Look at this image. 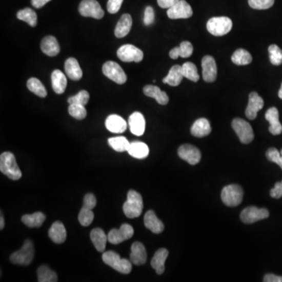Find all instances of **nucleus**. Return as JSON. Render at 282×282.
Here are the masks:
<instances>
[{
    "mask_svg": "<svg viewBox=\"0 0 282 282\" xmlns=\"http://www.w3.org/2000/svg\"><path fill=\"white\" fill-rule=\"evenodd\" d=\"M4 226H5V220H4V216H3V213H1V216H0V230L4 229Z\"/></svg>",
    "mask_w": 282,
    "mask_h": 282,
    "instance_id": "55",
    "label": "nucleus"
},
{
    "mask_svg": "<svg viewBox=\"0 0 282 282\" xmlns=\"http://www.w3.org/2000/svg\"><path fill=\"white\" fill-rule=\"evenodd\" d=\"M263 98L256 92H252L249 95V104L246 110V115L249 119L253 120L257 117V113L264 108Z\"/></svg>",
    "mask_w": 282,
    "mask_h": 282,
    "instance_id": "16",
    "label": "nucleus"
},
{
    "mask_svg": "<svg viewBox=\"0 0 282 282\" xmlns=\"http://www.w3.org/2000/svg\"><path fill=\"white\" fill-rule=\"evenodd\" d=\"M78 12L83 17H93L98 20L105 16V12L96 0H83L78 7Z\"/></svg>",
    "mask_w": 282,
    "mask_h": 282,
    "instance_id": "8",
    "label": "nucleus"
},
{
    "mask_svg": "<svg viewBox=\"0 0 282 282\" xmlns=\"http://www.w3.org/2000/svg\"><path fill=\"white\" fill-rule=\"evenodd\" d=\"M249 4L255 10H267L274 4V0H249Z\"/></svg>",
    "mask_w": 282,
    "mask_h": 282,
    "instance_id": "44",
    "label": "nucleus"
},
{
    "mask_svg": "<svg viewBox=\"0 0 282 282\" xmlns=\"http://www.w3.org/2000/svg\"><path fill=\"white\" fill-rule=\"evenodd\" d=\"M123 3V0H108V4H107L108 11L111 14L116 13L121 8Z\"/></svg>",
    "mask_w": 282,
    "mask_h": 282,
    "instance_id": "47",
    "label": "nucleus"
},
{
    "mask_svg": "<svg viewBox=\"0 0 282 282\" xmlns=\"http://www.w3.org/2000/svg\"><path fill=\"white\" fill-rule=\"evenodd\" d=\"M143 198L141 194L133 190L129 191L127 200L123 205V212L126 217L130 219L139 217L143 212Z\"/></svg>",
    "mask_w": 282,
    "mask_h": 282,
    "instance_id": "2",
    "label": "nucleus"
},
{
    "mask_svg": "<svg viewBox=\"0 0 282 282\" xmlns=\"http://www.w3.org/2000/svg\"><path fill=\"white\" fill-rule=\"evenodd\" d=\"M231 126L241 143L248 145L253 140V130L251 125L246 120L239 118H234Z\"/></svg>",
    "mask_w": 282,
    "mask_h": 282,
    "instance_id": "7",
    "label": "nucleus"
},
{
    "mask_svg": "<svg viewBox=\"0 0 282 282\" xmlns=\"http://www.w3.org/2000/svg\"><path fill=\"white\" fill-rule=\"evenodd\" d=\"M169 256L167 249H160L155 252L151 261V267L155 270L157 274H163L165 271V263Z\"/></svg>",
    "mask_w": 282,
    "mask_h": 282,
    "instance_id": "30",
    "label": "nucleus"
},
{
    "mask_svg": "<svg viewBox=\"0 0 282 282\" xmlns=\"http://www.w3.org/2000/svg\"><path fill=\"white\" fill-rule=\"evenodd\" d=\"M154 21V11L151 7H147L145 11V17H144V23L148 26L151 25Z\"/></svg>",
    "mask_w": 282,
    "mask_h": 282,
    "instance_id": "48",
    "label": "nucleus"
},
{
    "mask_svg": "<svg viewBox=\"0 0 282 282\" xmlns=\"http://www.w3.org/2000/svg\"><path fill=\"white\" fill-rule=\"evenodd\" d=\"M207 30L215 36L227 35L232 29V21L228 17H215L209 19L207 22Z\"/></svg>",
    "mask_w": 282,
    "mask_h": 282,
    "instance_id": "4",
    "label": "nucleus"
},
{
    "mask_svg": "<svg viewBox=\"0 0 282 282\" xmlns=\"http://www.w3.org/2000/svg\"><path fill=\"white\" fill-rule=\"evenodd\" d=\"M117 56L123 62H142L144 58V53L135 46L131 44H126L122 46L118 51Z\"/></svg>",
    "mask_w": 282,
    "mask_h": 282,
    "instance_id": "9",
    "label": "nucleus"
},
{
    "mask_svg": "<svg viewBox=\"0 0 282 282\" xmlns=\"http://www.w3.org/2000/svg\"><path fill=\"white\" fill-rule=\"evenodd\" d=\"M280 154H282V149H281V151H280Z\"/></svg>",
    "mask_w": 282,
    "mask_h": 282,
    "instance_id": "57",
    "label": "nucleus"
},
{
    "mask_svg": "<svg viewBox=\"0 0 282 282\" xmlns=\"http://www.w3.org/2000/svg\"><path fill=\"white\" fill-rule=\"evenodd\" d=\"M203 78L206 83H213L217 77V66L212 56H205L202 61Z\"/></svg>",
    "mask_w": 282,
    "mask_h": 282,
    "instance_id": "14",
    "label": "nucleus"
},
{
    "mask_svg": "<svg viewBox=\"0 0 282 282\" xmlns=\"http://www.w3.org/2000/svg\"><path fill=\"white\" fill-rule=\"evenodd\" d=\"M96 205V199L94 194H87V195L85 196L84 200H83V206L93 209H94Z\"/></svg>",
    "mask_w": 282,
    "mask_h": 282,
    "instance_id": "49",
    "label": "nucleus"
},
{
    "mask_svg": "<svg viewBox=\"0 0 282 282\" xmlns=\"http://www.w3.org/2000/svg\"><path fill=\"white\" fill-rule=\"evenodd\" d=\"M133 25V19L128 13H125L120 17L115 29V35L117 38H121L130 33Z\"/></svg>",
    "mask_w": 282,
    "mask_h": 282,
    "instance_id": "23",
    "label": "nucleus"
},
{
    "mask_svg": "<svg viewBox=\"0 0 282 282\" xmlns=\"http://www.w3.org/2000/svg\"><path fill=\"white\" fill-rule=\"evenodd\" d=\"M265 118L270 123L269 131L273 135H280L282 133V125L279 121V112L277 108H269L266 112Z\"/></svg>",
    "mask_w": 282,
    "mask_h": 282,
    "instance_id": "19",
    "label": "nucleus"
},
{
    "mask_svg": "<svg viewBox=\"0 0 282 282\" xmlns=\"http://www.w3.org/2000/svg\"><path fill=\"white\" fill-rule=\"evenodd\" d=\"M42 51L49 56H55L60 53V45L55 37L52 35L45 37L41 42Z\"/></svg>",
    "mask_w": 282,
    "mask_h": 282,
    "instance_id": "24",
    "label": "nucleus"
},
{
    "mask_svg": "<svg viewBox=\"0 0 282 282\" xmlns=\"http://www.w3.org/2000/svg\"><path fill=\"white\" fill-rule=\"evenodd\" d=\"M35 255L33 243L30 240H26L20 250L13 252L10 257L13 264L21 266H28L33 260Z\"/></svg>",
    "mask_w": 282,
    "mask_h": 282,
    "instance_id": "5",
    "label": "nucleus"
},
{
    "mask_svg": "<svg viewBox=\"0 0 282 282\" xmlns=\"http://www.w3.org/2000/svg\"><path fill=\"white\" fill-rule=\"evenodd\" d=\"M134 234L133 227L130 224H124L119 229H112L108 234V241L113 245H118L126 240L131 238Z\"/></svg>",
    "mask_w": 282,
    "mask_h": 282,
    "instance_id": "12",
    "label": "nucleus"
},
{
    "mask_svg": "<svg viewBox=\"0 0 282 282\" xmlns=\"http://www.w3.org/2000/svg\"><path fill=\"white\" fill-rule=\"evenodd\" d=\"M0 171L12 180H18L22 176L15 156L8 151L0 155Z\"/></svg>",
    "mask_w": 282,
    "mask_h": 282,
    "instance_id": "1",
    "label": "nucleus"
},
{
    "mask_svg": "<svg viewBox=\"0 0 282 282\" xmlns=\"http://www.w3.org/2000/svg\"><path fill=\"white\" fill-rule=\"evenodd\" d=\"M179 1V0H158V4L161 8L169 9Z\"/></svg>",
    "mask_w": 282,
    "mask_h": 282,
    "instance_id": "51",
    "label": "nucleus"
},
{
    "mask_svg": "<svg viewBox=\"0 0 282 282\" xmlns=\"http://www.w3.org/2000/svg\"><path fill=\"white\" fill-rule=\"evenodd\" d=\"M144 93L147 96L154 98L159 105H166L169 103V96L166 92L162 91L159 87L153 85H148L144 88Z\"/></svg>",
    "mask_w": 282,
    "mask_h": 282,
    "instance_id": "27",
    "label": "nucleus"
},
{
    "mask_svg": "<svg viewBox=\"0 0 282 282\" xmlns=\"http://www.w3.org/2000/svg\"><path fill=\"white\" fill-rule=\"evenodd\" d=\"M108 145L118 152L128 151L130 143L125 136H115L108 139Z\"/></svg>",
    "mask_w": 282,
    "mask_h": 282,
    "instance_id": "37",
    "label": "nucleus"
},
{
    "mask_svg": "<svg viewBox=\"0 0 282 282\" xmlns=\"http://www.w3.org/2000/svg\"><path fill=\"white\" fill-rule=\"evenodd\" d=\"M90 239L98 252H104L106 248L107 241H108V235L100 228H94L90 232Z\"/></svg>",
    "mask_w": 282,
    "mask_h": 282,
    "instance_id": "29",
    "label": "nucleus"
},
{
    "mask_svg": "<svg viewBox=\"0 0 282 282\" xmlns=\"http://www.w3.org/2000/svg\"><path fill=\"white\" fill-rule=\"evenodd\" d=\"M183 75L185 78L191 80V81L196 82L198 81L200 78L198 72H197V67L195 66L194 63L191 62H186L182 65Z\"/></svg>",
    "mask_w": 282,
    "mask_h": 282,
    "instance_id": "39",
    "label": "nucleus"
},
{
    "mask_svg": "<svg viewBox=\"0 0 282 282\" xmlns=\"http://www.w3.org/2000/svg\"><path fill=\"white\" fill-rule=\"evenodd\" d=\"M169 56H170V58L173 59V60L177 59L179 56V47H175L173 50H170Z\"/></svg>",
    "mask_w": 282,
    "mask_h": 282,
    "instance_id": "54",
    "label": "nucleus"
},
{
    "mask_svg": "<svg viewBox=\"0 0 282 282\" xmlns=\"http://www.w3.org/2000/svg\"><path fill=\"white\" fill-rule=\"evenodd\" d=\"M269 51L270 61L272 65L278 66L282 64V50L278 46L273 44L268 48Z\"/></svg>",
    "mask_w": 282,
    "mask_h": 282,
    "instance_id": "42",
    "label": "nucleus"
},
{
    "mask_svg": "<svg viewBox=\"0 0 282 282\" xmlns=\"http://www.w3.org/2000/svg\"><path fill=\"white\" fill-rule=\"evenodd\" d=\"M184 78L185 77L183 75L182 66L174 65L170 68L169 74L163 78V82L172 87H177L180 84Z\"/></svg>",
    "mask_w": 282,
    "mask_h": 282,
    "instance_id": "32",
    "label": "nucleus"
},
{
    "mask_svg": "<svg viewBox=\"0 0 282 282\" xmlns=\"http://www.w3.org/2000/svg\"><path fill=\"white\" fill-rule=\"evenodd\" d=\"M130 261L135 265H144L147 261V252L145 246L142 243H133L131 246Z\"/></svg>",
    "mask_w": 282,
    "mask_h": 282,
    "instance_id": "22",
    "label": "nucleus"
},
{
    "mask_svg": "<svg viewBox=\"0 0 282 282\" xmlns=\"http://www.w3.org/2000/svg\"><path fill=\"white\" fill-rule=\"evenodd\" d=\"M94 219V214H93L92 209L83 206L81 210H80L79 214H78V221L80 224L83 227H88Z\"/></svg>",
    "mask_w": 282,
    "mask_h": 282,
    "instance_id": "41",
    "label": "nucleus"
},
{
    "mask_svg": "<svg viewBox=\"0 0 282 282\" xmlns=\"http://www.w3.org/2000/svg\"><path fill=\"white\" fill-rule=\"evenodd\" d=\"M168 17L170 19H187L193 15L191 5L185 0H179L175 5L167 10Z\"/></svg>",
    "mask_w": 282,
    "mask_h": 282,
    "instance_id": "13",
    "label": "nucleus"
},
{
    "mask_svg": "<svg viewBox=\"0 0 282 282\" xmlns=\"http://www.w3.org/2000/svg\"><path fill=\"white\" fill-rule=\"evenodd\" d=\"M51 0H32L31 4L35 8L40 9L44 7L47 3L50 2Z\"/></svg>",
    "mask_w": 282,
    "mask_h": 282,
    "instance_id": "53",
    "label": "nucleus"
},
{
    "mask_svg": "<svg viewBox=\"0 0 282 282\" xmlns=\"http://www.w3.org/2000/svg\"><path fill=\"white\" fill-rule=\"evenodd\" d=\"M231 61L234 65H247L252 62V56L247 50L238 49L233 53Z\"/></svg>",
    "mask_w": 282,
    "mask_h": 282,
    "instance_id": "34",
    "label": "nucleus"
},
{
    "mask_svg": "<svg viewBox=\"0 0 282 282\" xmlns=\"http://www.w3.org/2000/svg\"><path fill=\"white\" fill-rule=\"evenodd\" d=\"M128 123L130 131L133 134L139 136L145 133L146 122L145 117L140 112L136 111L133 113L129 118Z\"/></svg>",
    "mask_w": 282,
    "mask_h": 282,
    "instance_id": "17",
    "label": "nucleus"
},
{
    "mask_svg": "<svg viewBox=\"0 0 282 282\" xmlns=\"http://www.w3.org/2000/svg\"><path fill=\"white\" fill-rule=\"evenodd\" d=\"M278 96H279V98H280V99H281L282 100V83H281V86H280V90H279Z\"/></svg>",
    "mask_w": 282,
    "mask_h": 282,
    "instance_id": "56",
    "label": "nucleus"
},
{
    "mask_svg": "<svg viewBox=\"0 0 282 282\" xmlns=\"http://www.w3.org/2000/svg\"><path fill=\"white\" fill-rule=\"evenodd\" d=\"M104 263L111 268L123 274H128L132 271V262L126 259H122L119 255L113 251L104 252L102 256Z\"/></svg>",
    "mask_w": 282,
    "mask_h": 282,
    "instance_id": "3",
    "label": "nucleus"
},
{
    "mask_svg": "<svg viewBox=\"0 0 282 282\" xmlns=\"http://www.w3.org/2000/svg\"><path fill=\"white\" fill-rule=\"evenodd\" d=\"M27 87L32 93H35L39 97H46L47 96V91L44 84L40 80L36 78H31L27 82Z\"/></svg>",
    "mask_w": 282,
    "mask_h": 282,
    "instance_id": "35",
    "label": "nucleus"
},
{
    "mask_svg": "<svg viewBox=\"0 0 282 282\" xmlns=\"http://www.w3.org/2000/svg\"><path fill=\"white\" fill-rule=\"evenodd\" d=\"M17 17L22 22H26L31 27H35L37 25V14L31 8H25L19 10L17 13Z\"/></svg>",
    "mask_w": 282,
    "mask_h": 282,
    "instance_id": "38",
    "label": "nucleus"
},
{
    "mask_svg": "<svg viewBox=\"0 0 282 282\" xmlns=\"http://www.w3.org/2000/svg\"><path fill=\"white\" fill-rule=\"evenodd\" d=\"M68 112L71 116L77 120H83L87 117V110L84 105L72 104L68 107Z\"/></svg>",
    "mask_w": 282,
    "mask_h": 282,
    "instance_id": "40",
    "label": "nucleus"
},
{
    "mask_svg": "<svg viewBox=\"0 0 282 282\" xmlns=\"http://www.w3.org/2000/svg\"><path fill=\"white\" fill-rule=\"evenodd\" d=\"M270 195L274 198H280L282 197V181L276 183L274 188L270 191Z\"/></svg>",
    "mask_w": 282,
    "mask_h": 282,
    "instance_id": "50",
    "label": "nucleus"
},
{
    "mask_svg": "<svg viewBox=\"0 0 282 282\" xmlns=\"http://www.w3.org/2000/svg\"><path fill=\"white\" fill-rule=\"evenodd\" d=\"M105 126L108 131L113 133H123L127 129V123L118 115H111L105 121Z\"/></svg>",
    "mask_w": 282,
    "mask_h": 282,
    "instance_id": "18",
    "label": "nucleus"
},
{
    "mask_svg": "<svg viewBox=\"0 0 282 282\" xmlns=\"http://www.w3.org/2000/svg\"><path fill=\"white\" fill-rule=\"evenodd\" d=\"M52 87L55 93L57 94H62L65 93L66 90L67 80L66 75L60 71V70H54L51 75Z\"/></svg>",
    "mask_w": 282,
    "mask_h": 282,
    "instance_id": "28",
    "label": "nucleus"
},
{
    "mask_svg": "<svg viewBox=\"0 0 282 282\" xmlns=\"http://www.w3.org/2000/svg\"><path fill=\"white\" fill-rule=\"evenodd\" d=\"M127 151L133 158L144 159L146 158L149 154V148L144 142L133 141L130 143V148Z\"/></svg>",
    "mask_w": 282,
    "mask_h": 282,
    "instance_id": "31",
    "label": "nucleus"
},
{
    "mask_svg": "<svg viewBox=\"0 0 282 282\" xmlns=\"http://www.w3.org/2000/svg\"><path fill=\"white\" fill-rule=\"evenodd\" d=\"M38 280L39 282L57 281V275L47 265L41 266L37 271Z\"/></svg>",
    "mask_w": 282,
    "mask_h": 282,
    "instance_id": "36",
    "label": "nucleus"
},
{
    "mask_svg": "<svg viewBox=\"0 0 282 282\" xmlns=\"http://www.w3.org/2000/svg\"><path fill=\"white\" fill-rule=\"evenodd\" d=\"M264 282H282V277L277 276L275 274H266L264 278Z\"/></svg>",
    "mask_w": 282,
    "mask_h": 282,
    "instance_id": "52",
    "label": "nucleus"
},
{
    "mask_svg": "<svg viewBox=\"0 0 282 282\" xmlns=\"http://www.w3.org/2000/svg\"><path fill=\"white\" fill-rule=\"evenodd\" d=\"M46 219V216L41 212L33 214L24 215L22 218V223L30 228H39Z\"/></svg>",
    "mask_w": 282,
    "mask_h": 282,
    "instance_id": "33",
    "label": "nucleus"
},
{
    "mask_svg": "<svg viewBox=\"0 0 282 282\" xmlns=\"http://www.w3.org/2000/svg\"><path fill=\"white\" fill-rule=\"evenodd\" d=\"M178 155L183 160L194 166L201 160L202 154L199 150L191 145H181L178 149Z\"/></svg>",
    "mask_w": 282,
    "mask_h": 282,
    "instance_id": "15",
    "label": "nucleus"
},
{
    "mask_svg": "<svg viewBox=\"0 0 282 282\" xmlns=\"http://www.w3.org/2000/svg\"><path fill=\"white\" fill-rule=\"evenodd\" d=\"M49 237L56 244H62L67 238L65 225L61 221H56L49 230Z\"/></svg>",
    "mask_w": 282,
    "mask_h": 282,
    "instance_id": "20",
    "label": "nucleus"
},
{
    "mask_svg": "<svg viewBox=\"0 0 282 282\" xmlns=\"http://www.w3.org/2000/svg\"><path fill=\"white\" fill-rule=\"evenodd\" d=\"M194 48L189 41H184L179 47V56L183 58H188L192 55Z\"/></svg>",
    "mask_w": 282,
    "mask_h": 282,
    "instance_id": "46",
    "label": "nucleus"
},
{
    "mask_svg": "<svg viewBox=\"0 0 282 282\" xmlns=\"http://www.w3.org/2000/svg\"><path fill=\"white\" fill-rule=\"evenodd\" d=\"M90 100V94L86 90L78 92L75 96L68 98V102L69 105L78 104V105H87Z\"/></svg>",
    "mask_w": 282,
    "mask_h": 282,
    "instance_id": "43",
    "label": "nucleus"
},
{
    "mask_svg": "<svg viewBox=\"0 0 282 282\" xmlns=\"http://www.w3.org/2000/svg\"><path fill=\"white\" fill-rule=\"evenodd\" d=\"M243 190L237 185L224 187L221 192V199L226 206L230 207L239 206L243 200Z\"/></svg>",
    "mask_w": 282,
    "mask_h": 282,
    "instance_id": "6",
    "label": "nucleus"
},
{
    "mask_svg": "<svg viewBox=\"0 0 282 282\" xmlns=\"http://www.w3.org/2000/svg\"><path fill=\"white\" fill-rule=\"evenodd\" d=\"M144 221L147 229L150 230L154 234H160L164 231V224L157 217L154 211H148Z\"/></svg>",
    "mask_w": 282,
    "mask_h": 282,
    "instance_id": "21",
    "label": "nucleus"
},
{
    "mask_svg": "<svg viewBox=\"0 0 282 282\" xmlns=\"http://www.w3.org/2000/svg\"><path fill=\"white\" fill-rule=\"evenodd\" d=\"M102 72L105 76L115 82L117 84H124L127 80V76L122 67L116 62H108L103 65Z\"/></svg>",
    "mask_w": 282,
    "mask_h": 282,
    "instance_id": "10",
    "label": "nucleus"
},
{
    "mask_svg": "<svg viewBox=\"0 0 282 282\" xmlns=\"http://www.w3.org/2000/svg\"><path fill=\"white\" fill-rule=\"evenodd\" d=\"M266 156L270 162L278 165L282 169V154L279 152L278 150L276 149L275 148H269L266 153Z\"/></svg>",
    "mask_w": 282,
    "mask_h": 282,
    "instance_id": "45",
    "label": "nucleus"
},
{
    "mask_svg": "<svg viewBox=\"0 0 282 282\" xmlns=\"http://www.w3.org/2000/svg\"><path fill=\"white\" fill-rule=\"evenodd\" d=\"M212 129H211L210 123L206 118H202L196 120L193 126H191V133L193 136L196 137H205L210 134Z\"/></svg>",
    "mask_w": 282,
    "mask_h": 282,
    "instance_id": "26",
    "label": "nucleus"
},
{
    "mask_svg": "<svg viewBox=\"0 0 282 282\" xmlns=\"http://www.w3.org/2000/svg\"><path fill=\"white\" fill-rule=\"evenodd\" d=\"M269 211L267 209H259L255 206H249L243 209L240 215L241 221L245 224H250L269 217Z\"/></svg>",
    "mask_w": 282,
    "mask_h": 282,
    "instance_id": "11",
    "label": "nucleus"
},
{
    "mask_svg": "<svg viewBox=\"0 0 282 282\" xmlns=\"http://www.w3.org/2000/svg\"><path fill=\"white\" fill-rule=\"evenodd\" d=\"M65 69L67 76L70 79L78 81L83 77V71L80 68L79 64L74 57H70L65 62Z\"/></svg>",
    "mask_w": 282,
    "mask_h": 282,
    "instance_id": "25",
    "label": "nucleus"
}]
</instances>
